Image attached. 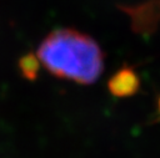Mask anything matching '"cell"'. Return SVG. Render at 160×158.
I'll use <instances>...</instances> for the list:
<instances>
[{
    "label": "cell",
    "instance_id": "3",
    "mask_svg": "<svg viewBox=\"0 0 160 158\" xmlns=\"http://www.w3.org/2000/svg\"><path fill=\"white\" fill-rule=\"evenodd\" d=\"M108 87L115 97H129L139 91L140 78L131 67H122L110 77Z\"/></svg>",
    "mask_w": 160,
    "mask_h": 158
},
{
    "label": "cell",
    "instance_id": "4",
    "mask_svg": "<svg viewBox=\"0 0 160 158\" xmlns=\"http://www.w3.org/2000/svg\"><path fill=\"white\" fill-rule=\"evenodd\" d=\"M19 68L21 75L30 81H34L38 77L39 68H40V60L38 55L34 53H26L19 60Z\"/></svg>",
    "mask_w": 160,
    "mask_h": 158
},
{
    "label": "cell",
    "instance_id": "2",
    "mask_svg": "<svg viewBox=\"0 0 160 158\" xmlns=\"http://www.w3.org/2000/svg\"><path fill=\"white\" fill-rule=\"evenodd\" d=\"M130 17L134 32L148 36L160 25V0H148L134 6H119Z\"/></svg>",
    "mask_w": 160,
    "mask_h": 158
},
{
    "label": "cell",
    "instance_id": "5",
    "mask_svg": "<svg viewBox=\"0 0 160 158\" xmlns=\"http://www.w3.org/2000/svg\"><path fill=\"white\" fill-rule=\"evenodd\" d=\"M158 106H159V111H160V98H159V101H158Z\"/></svg>",
    "mask_w": 160,
    "mask_h": 158
},
{
    "label": "cell",
    "instance_id": "1",
    "mask_svg": "<svg viewBox=\"0 0 160 158\" xmlns=\"http://www.w3.org/2000/svg\"><path fill=\"white\" fill-rule=\"evenodd\" d=\"M38 57L52 75L81 85L94 83L104 68V53L98 42L74 29L50 32L40 44Z\"/></svg>",
    "mask_w": 160,
    "mask_h": 158
}]
</instances>
